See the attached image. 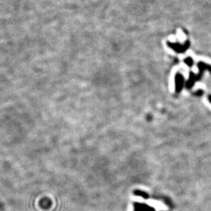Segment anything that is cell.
Here are the masks:
<instances>
[{
  "mask_svg": "<svg viewBox=\"0 0 211 211\" xmlns=\"http://www.w3.org/2000/svg\"><path fill=\"white\" fill-rule=\"evenodd\" d=\"M167 44H168V46L170 47L172 49L176 51L177 53H184L185 50L188 49L190 43L187 41L184 45H181L179 43H171V42H168Z\"/></svg>",
  "mask_w": 211,
  "mask_h": 211,
  "instance_id": "obj_1",
  "label": "cell"
},
{
  "mask_svg": "<svg viewBox=\"0 0 211 211\" xmlns=\"http://www.w3.org/2000/svg\"><path fill=\"white\" fill-rule=\"evenodd\" d=\"M184 77L182 74H176L175 77V89L177 92L182 91V88H183V85H184Z\"/></svg>",
  "mask_w": 211,
  "mask_h": 211,
  "instance_id": "obj_2",
  "label": "cell"
},
{
  "mask_svg": "<svg viewBox=\"0 0 211 211\" xmlns=\"http://www.w3.org/2000/svg\"><path fill=\"white\" fill-rule=\"evenodd\" d=\"M199 78V77L198 75H195L194 73H190V77H189V79L188 81H187L186 83V86H187V88H191L192 85H194V83L195 81L198 80Z\"/></svg>",
  "mask_w": 211,
  "mask_h": 211,
  "instance_id": "obj_3",
  "label": "cell"
},
{
  "mask_svg": "<svg viewBox=\"0 0 211 211\" xmlns=\"http://www.w3.org/2000/svg\"><path fill=\"white\" fill-rule=\"evenodd\" d=\"M198 67L199 68V70H201V71L205 70H208L211 73V66L206 64V63H202V62L198 63Z\"/></svg>",
  "mask_w": 211,
  "mask_h": 211,
  "instance_id": "obj_4",
  "label": "cell"
},
{
  "mask_svg": "<svg viewBox=\"0 0 211 211\" xmlns=\"http://www.w3.org/2000/svg\"><path fill=\"white\" fill-rule=\"evenodd\" d=\"M185 61V63H186V64L188 65L189 67H192V66L193 65V60H192V59H191L190 57H188V58L186 59Z\"/></svg>",
  "mask_w": 211,
  "mask_h": 211,
  "instance_id": "obj_5",
  "label": "cell"
},
{
  "mask_svg": "<svg viewBox=\"0 0 211 211\" xmlns=\"http://www.w3.org/2000/svg\"><path fill=\"white\" fill-rule=\"evenodd\" d=\"M208 99H209V101H210V102L211 103V95H209Z\"/></svg>",
  "mask_w": 211,
  "mask_h": 211,
  "instance_id": "obj_6",
  "label": "cell"
}]
</instances>
